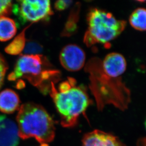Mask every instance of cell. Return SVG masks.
<instances>
[{
    "mask_svg": "<svg viewBox=\"0 0 146 146\" xmlns=\"http://www.w3.org/2000/svg\"><path fill=\"white\" fill-rule=\"evenodd\" d=\"M40 146H49L48 145H46V144H43V145H41Z\"/></svg>",
    "mask_w": 146,
    "mask_h": 146,
    "instance_id": "cell-21",
    "label": "cell"
},
{
    "mask_svg": "<svg viewBox=\"0 0 146 146\" xmlns=\"http://www.w3.org/2000/svg\"><path fill=\"white\" fill-rule=\"evenodd\" d=\"M12 12L22 24L47 21L53 13L49 0L18 1L13 4Z\"/></svg>",
    "mask_w": 146,
    "mask_h": 146,
    "instance_id": "cell-6",
    "label": "cell"
},
{
    "mask_svg": "<svg viewBox=\"0 0 146 146\" xmlns=\"http://www.w3.org/2000/svg\"><path fill=\"white\" fill-rule=\"evenodd\" d=\"M146 11L143 8H138L134 11L129 18V22L137 31H146Z\"/></svg>",
    "mask_w": 146,
    "mask_h": 146,
    "instance_id": "cell-15",
    "label": "cell"
},
{
    "mask_svg": "<svg viewBox=\"0 0 146 146\" xmlns=\"http://www.w3.org/2000/svg\"><path fill=\"white\" fill-rule=\"evenodd\" d=\"M60 72L52 68L46 57L42 54H22L17 60L14 70L9 75L10 81L26 79L42 93L49 92L51 83L57 82Z\"/></svg>",
    "mask_w": 146,
    "mask_h": 146,
    "instance_id": "cell-3",
    "label": "cell"
},
{
    "mask_svg": "<svg viewBox=\"0 0 146 146\" xmlns=\"http://www.w3.org/2000/svg\"><path fill=\"white\" fill-rule=\"evenodd\" d=\"M103 72L110 77L118 79L125 72L127 62L124 57L117 52H111L101 62Z\"/></svg>",
    "mask_w": 146,
    "mask_h": 146,
    "instance_id": "cell-8",
    "label": "cell"
},
{
    "mask_svg": "<svg viewBox=\"0 0 146 146\" xmlns=\"http://www.w3.org/2000/svg\"><path fill=\"white\" fill-rule=\"evenodd\" d=\"M19 142L15 123L4 115H0V146H17Z\"/></svg>",
    "mask_w": 146,
    "mask_h": 146,
    "instance_id": "cell-10",
    "label": "cell"
},
{
    "mask_svg": "<svg viewBox=\"0 0 146 146\" xmlns=\"http://www.w3.org/2000/svg\"><path fill=\"white\" fill-rule=\"evenodd\" d=\"M15 21L6 16L0 17V41L5 42L15 36L17 31Z\"/></svg>",
    "mask_w": 146,
    "mask_h": 146,
    "instance_id": "cell-12",
    "label": "cell"
},
{
    "mask_svg": "<svg viewBox=\"0 0 146 146\" xmlns=\"http://www.w3.org/2000/svg\"><path fill=\"white\" fill-rule=\"evenodd\" d=\"M8 69V66L5 59L0 54V88L4 82L6 73Z\"/></svg>",
    "mask_w": 146,
    "mask_h": 146,
    "instance_id": "cell-18",
    "label": "cell"
},
{
    "mask_svg": "<svg viewBox=\"0 0 146 146\" xmlns=\"http://www.w3.org/2000/svg\"><path fill=\"white\" fill-rule=\"evenodd\" d=\"M25 87V84L24 81L21 80H18V82L16 84V88L18 89H22Z\"/></svg>",
    "mask_w": 146,
    "mask_h": 146,
    "instance_id": "cell-20",
    "label": "cell"
},
{
    "mask_svg": "<svg viewBox=\"0 0 146 146\" xmlns=\"http://www.w3.org/2000/svg\"><path fill=\"white\" fill-rule=\"evenodd\" d=\"M16 119L19 136L22 139L34 138L41 145H48L54 140V120L41 106L32 102L24 104L19 108Z\"/></svg>",
    "mask_w": 146,
    "mask_h": 146,
    "instance_id": "cell-2",
    "label": "cell"
},
{
    "mask_svg": "<svg viewBox=\"0 0 146 146\" xmlns=\"http://www.w3.org/2000/svg\"><path fill=\"white\" fill-rule=\"evenodd\" d=\"M81 146H126L117 137L112 134L95 130L86 134Z\"/></svg>",
    "mask_w": 146,
    "mask_h": 146,
    "instance_id": "cell-9",
    "label": "cell"
},
{
    "mask_svg": "<svg viewBox=\"0 0 146 146\" xmlns=\"http://www.w3.org/2000/svg\"><path fill=\"white\" fill-rule=\"evenodd\" d=\"M49 93L60 116L61 125L65 128L76 125L91 103L87 91L72 78L61 82L57 88L52 83Z\"/></svg>",
    "mask_w": 146,
    "mask_h": 146,
    "instance_id": "cell-1",
    "label": "cell"
},
{
    "mask_svg": "<svg viewBox=\"0 0 146 146\" xmlns=\"http://www.w3.org/2000/svg\"><path fill=\"white\" fill-rule=\"evenodd\" d=\"M72 2L70 0H59L54 3V8L58 11H62L68 8Z\"/></svg>",
    "mask_w": 146,
    "mask_h": 146,
    "instance_id": "cell-19",
    "label": "cell"
},
{
    "mask_svg": "<svg viewBox=\"0 0 146 146\" xmlns=\"http://www.w3.org/2000/svg\"><path fill=\"white\" fill-rule=\"evenodd\" d=\"M100 68L90 70L91 91L95 98L98 109L102 110L106 105H112L121 110L127 109L130 102V91L121 78L114 79L106 74Z\"/></svg>",
    "mask_w": 146,
    "mask_h": 146,
    "instance_id": "cell-4",
    "label": "cell"
},
{
    "mask_svg": "<svg viewBox=\"0 0 146 146\" xmlns=\"http://www.w3.org/2000/svg\"><path fill=\"white\" fill-rule=\"evenodd\" d=\"M86 54L84 50L75 44L66 45L61 50L60 62L63 67L69 72H77L85 64Z\"/></svg>",
    "mask_w": 146,
    "mask_h": 146,
    "instance_id": "cell-7",
    "label": "cell"
},
{
    "mask_svg": "<svg viewBox=\"0 0 146 146\" xmlns=\"http://www.w3.org/2000/svg\"><path fill=\"white\" fill-rule=\"evenodd\" d=\"M21 101L18 94L11 89L0 93V111L4 113H12L19 109Z\"/></svg>",
    "mask_w": 146,
    "mask_h": 146,
    "instance_id": "cell-11",
    "label": "cell"
},
{
    "mask_svg": "<svg viewBox=\"0 0 146 146\" xmlns=\"http://www.w3.org/2000/svg\"><path fill=\"white\" fill-rule=\"evenodd\" d=\"M13 5L11 1H0V17L11 14Z\"/></svg>",
    "mask_w": 146,
    "mask_h": 146,
    "instance_id": "cell-17",
    "label": "cell"
},
{
    "mask_svg": "<svg viewBox=\"0 0 146 146\" xmlns=\"http://www.w3.org/2000/svg\"><path fill=\"white\" fill-rule=\"evenodd\" d=\"M43 50V46L40 44L34 41H29L26 43L23 52L25 54L35 55L40 54Z\"/></svg>",
    "mask_w": 146,
    "mask_h": 146,
    "instance_id": "cell-16",
    "label": "cell"
},
{
    "mask_svg": "<svg viewBox=\"0 0 146 146\" xmlns=\"http://www.w3.org/2000/svg\"><path fill=\"white\" fill-rule=\"evenodd\" d=\"M80 7L79 3H77L73 7L62 34V36H69L74 34L77 31Z\"/></svg>",
    "mask_w": 146,
    "mask_h": 146,
    "instance_id": "cell-14",
    "label": "cell"
},
{
    "mask_svg": "<svg viewBox=\"0 0 146 146\" xmlns=\"http://www.w3.org/2000/svg\"><path fill=\"white\" fill-rule=\"evenodd\" d=\"M32 25L27 27L10 43L5 48L6 53L11 55H16L21 54L25 48L26 43V31L27 29Z\"/></svg>",
    "mask_w": 146,
    "mask_h": 146,
    "instance_id": "cell-13",
    "label": "cell"
},
{
    "mask_svg": "<svg viewBox=\"0 0 146 146\" xmlns=\"http://www.w3.org/2000/svg\"><path fill=\"white\" fill-rule=\"evenodd\" d=\"M88 29L84 41L87 46L100 44L108 47L110 42L124 31L126 22L118 19L108 11L98 8L90 10L87 15Z\"/></svg>",
    "mask_w": 146,
    "mask_h": 146,
    "instance_id": "cell-5",
    "label": "cell"
}]
</instances>
